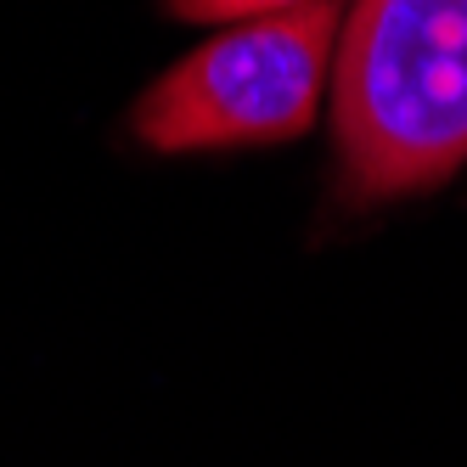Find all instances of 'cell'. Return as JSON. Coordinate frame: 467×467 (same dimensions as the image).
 <instances>
[{
    "label": "cell",
    "mask_w": 467,
    "mask_h": 467,
    "mask_svg": "<svg viewBox=\"0 0 467 467\" xmlns=\"http://www.w3.org/2000/svg\"><path fill=\"white\" fill-rule=\"evenodd\" d=\"M293 6H310V0H163V12L181 23H254V17H276Z\"/></svg>",
    "instance_id": "3957f363"
},
{
    "label": "cell",
    "mask_w": 467,
    "mask_h": 467,
    "mask_svg": "<svg viewBox=\"0 0 467 467\" xmlns=\"http://www.w3.org/2000/svg\"><path fill=\"white\" fill-rule=\"evenodd\" d=\"M338 23V0L231 23L152 79L130 124L152 152H231L305 136L332 79Z\"/></svg>",
    "instance_id": "7a4b0ae2"
},
{
    "label": "cell",
    "mask_w": 467,
    "mask_h": 467,
    "mask_svg": "<svg viewBox=\"0 0 467 467\" xmlns=\"http://www.w3.org/2000/svg\"><path fill=\"white\" fill-rule=\"evenodd\" d=\"M332 57L349 203L433 192L467 163V0H355Z\"/></svg>",
    "instance_id": "6da1fadb"
}]
</instances>
